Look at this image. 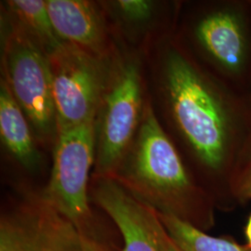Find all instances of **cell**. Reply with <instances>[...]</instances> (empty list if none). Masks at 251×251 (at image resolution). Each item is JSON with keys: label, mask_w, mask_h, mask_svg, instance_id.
<instances>
[{"label": "cell", "mask_w": 251, "mask_h": 251, "mask_svg": "<svg viewBox=\"0 0 251 251\" xmlns=\"http://www.w3.org/2000/svg\"><path fill=\"white\" fill-rule=\"evenodd\" d=\"M85 246H86V251H91L90 240L87 238H85Z\"/></svg>", "instance_id": "cell-19"}, {"label": "cell", "mask_w": 251, "mask_h": 251, "mask_svg": "<svg viewBox=\"0 0 251 251\" xmlns=\"http://www.w3.org/2000/svg\"><path fill=\"white\" fill-rule=\"evenodd\" d=\"M91 251H122L118 250L116 246L103 241L101 238H89Z\"/></svg>", "instance_id": "cell-17"}, {"label": "cell", "mask_w": 251, "mask_h": 251, "mask_svg": "<svg viewBox=\"0 0 251 251\" xmlns=\"http://www.w3.org/2000/svg\"><path fill=\"white\" fill-rule=\"evenodd\" d=\"M120 45L145 54L175 34L181 0H101Z\"/></svg>", "instance_id": "cell-9"}, {"label": "cell", "mask_w": 251, "mask_h": 251, "mask_svg": "<svg viewBox=\"0 0 251 251\" xmlns=\"http://www.w3.org/2000/svg\"><path fill=\"white\" fill-rule=\"evenodd\" d=\"M109 178L156 212L197 227L211 206V195L163 129L149 99L134 140Z\"/></svg>", "instance_id": "cell-2"}, {"label": "cell", "mask_w": 251, "mask_h": 251, "mask_svg": "<svg viewBox=\"0 0 251 251\" xmlns=\"http://www.w3.org/2000/svg\"><path fill=\"white\" fill-rule=\"evenodd\" d=\"M246 236H247V240H248L249 249L251 250V215L248 221L247 226H246Z\"/></svg>", "instance_id": "cell-18"}, {"label": "cell", "mask_w": 251, "mask_h": 251, "mask_svg": "<svg viewBox=\"0 0 251 251\" xmlns=\"http://www.w3.org/2000/svg\"><path fill=\"white\" fill-rule=\"evenodd\" d=\"M90 198L117 226L122 251H161L157 212L133 197L115 179L91 176Z\"/></svg>", "instance_id": "cell-10"}, {"label": "cell", "mask_w": 251, "mask_h": 251, "mask_svg": "<svg viewBox=\"0 0 251 251\" xmlns=\"http://www.w3.org/2000/svg\"><path fill=\"white\" fill-rule=\"evenodd\" d=\"M144 54L122 46L93 121V177L109 178L134 140L148 102Z\"/></svg>", "instance_id": "cell-4"}, {"label": "cell", "mask_w": 251, "mask_h": 251, "mask_svg": "<svg viewBox=\"0 0 251 251\" xmlns=\"http://www.w3.org/2000/svg\"><path fill=\"white\" fill-rule=\"evenodd\" d=\"M153 113L189 169L211 195L230 183L251 142V96L217 79L174 35L144 54ZM231 196V195H230Z\"/></svg>", "instance_id": "cell-1"}, {"label": "cell", "mask_w": 251, "mask_h": 251, "mask_svg": "<svg viewBox=\"0 0 251 251\" xmlns=\"http://www.w3.org/2000/svg\"><path fill=\"white\" fill-rule=\"evenodd\" d=\"M0 251H86V246L80 230L41 191L26 190L1 213Z\"/></svg>", "instance_id": "cell-8"}, {"label": "cell", "mask_w": 251, "mask_h": 251, "mask_svg": "<svg viewBox=\"0 0 251 251\" xmlns=\"http://www.w3.org/2000/svg\"><path fill=\"white\" fill-rule=\"evenodd\" d=\"M1 79L25 113L36 140L52 153L59 130L49 55L1 15Z\"/></svg>", "instance_id": "cell-5"}, {"label": "cell", "mask_w": 251, "mask_h": 251, "mask_svg": "<svg viewBox=\"0 0 251 251\" xmlns=\"http://www.w3.org/2000/svg\"><path fill=\"white\" fill-rule=\"evenodd\" d=\"M57 35L63 43L104 61L115 59L122 45L110 26L100 1L46 0Z\"/></svg>", "instance_id": "cell-11"}, {"label": "cell", "mask_w": 251, "mask_h": 251, "mask_svg": "<svg viewBox=\"0 0 251 251\" xmlns=\"http://www.w3.org/2000/svg\"><path fill=\"white\" fill-rule=\"evenodd\" d=\"M230 195L241 202L251 200V142L243 152L233 172Z\"/></svg>", "instance_id": "cell-15"}, {"label": "cell", "mask_w": 251, "mask_h": 251, "mask_svg": "<svg viewBox=\"0 0 251 251\" xmlns=\"http://www.w3.org/2000/svg\"><path fill=\"white\" fill-rule=\"evenodd\" d=\"M175 36L207 72L251 96V0L182 1Z\"/></svg>", "instance_id": "cell-3"}, {"label": "cell", "mask_w": 251, "mask_h": 251, "mask_svg": "<svg viewBox=\"0 0 251 251\" xmlns=\"http://www.w3.org/2000/svg\"><path fill=\"white\" fill-rule=\"evenodd\" d=\"M158 241H159L161 251H181L179 247L172 241L170 235L165 230L161 222L158 226Z\"/></svg>", "instance_id": "cell-16"}, {"label": "cell", "mask_w": 251, "mask_h": 251, "mask_svg": "<svg viewBox=\"0 0 251 251\" xmlns=\"http://www.w3.org/2000/svg\"><path fill=\"white\" fill-rule=\"evenodd\" d=\"M0 139L5 155L23 171L35 174L43 169L46 151L3 79H0Z\"/></svg>", "instance_id": "cell-12"}, {"label": "cell", "mask_w": 251, "mask_h": 251, "mask_svg": "<svg viewBox=\"0 0 251 251\" xmlns=\"http://www.w3.org/2000/svg\"><path fill=\"white\" fill-rule=\"evenodd\" d=\"M157 214L172 241L181 251H251L230 240L211 236L177 217Z\"/></svg>", "instance_id": "cell-14"}, {"label": "cell", "mask_w": 251, "mask_h": 251, "mask_svg": "<svg viewBox=\"0 0 251 251\" xmlns=\"http://www.w3.org/2000/svg\"><path fill=\"white\" fill-rule=\"evenodd\" d=\"M51 154V167L41 190L42 197L86 237L99 238L90 198L95 164L93 123L60 131Z\"/></svg>", "instance_id": "cell-6"}, {"label": "cell", "mask_w": 251, "mask_h": 251, "mask_svg": "<svg viewBox=\"0 0 251 251\" xmlns=\"http://www.w3.org/2000/svg\"><path fill=\"white\" fill-rule=\"evenodd\" d=\"M1 15L15 23L49 56L63 44L54 29L46 0L1 2Z\"/></svg>", "instance_id": "cell-13"}, {"label": "cell", "mask_w": 251, "mask_h": 251, "mask_svg": "<svg viewBox=\"0 0 251 251\" xmlns=\"http://www.w3.org/2000/svg\"><path fill=\"white\" fill-rule=\"evenodd\" d=\"M117 56L104 61L66 43L49 56L59 132L93 123Z\"/></svg>", "instance_id": "cell-7"}]
</instances>
